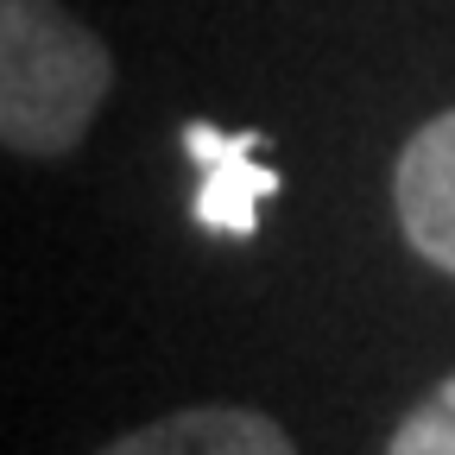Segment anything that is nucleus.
<instances>
[{"label":"nucleus","mask_w":455,"mask_h":455,"mask_svg":"<svg viewBox=\"0 0 455 455\" xmlns=\"http://www.w3.org/2000/svg\"><path fill=\"white\" fill-rule=\"evenodd\" d=\"M114 89L108 44L57 0H0V140L20 158L83 146Z\"/></svg>","instance_id":"obj_1"},{"label":"nucleus","mask_w":455,"mask_h":455,"mask_svg":"<svg viewBox=\"0 0 455 455\" xmlns=\"http://www.w3.org/2000/svg\"><path fill=\"white\" fill-rule=\"evenodd\" d=\"M259 133H221L209 121H190L184 127V152L190 164L203 171V184H196V221L209 228V235H235L247 241L253 228H259V203L278 196V171L259 158Z\"/></svg>","instance_id":"obj_2"},{"label":"nucleus","mask_w":455,"mask_h":455,"mask_svg":"<svg viewBox=\"0 0 455 455\" xmlns=\"http://www.w3.org/2000/svg\"><path fill=\"white\" fill-rule=\"evenodd\" d=\"M392 203H398V228L405 241L455 272V108L424 121L411 133V146L398 152V171H392Z\"/></svg>","instance_id":"obj_3"},{"label":"nucleus","mask_w":455,"mask_h":455,"mask_svg":"<svg viewBox=\"0 0 455 455\" xmlns=\"http://www.w3.org/2000/svg\"><path fill=\"white\" fill-rule=\"evenodd\" d=\"M101 455H298L278 418L247 411V405H190L171 411L146 430H127Z\"/></svg>","instance_id":"obj_4"},{"label":"nucleus","mask_w":455,"mask_h":455,"mask_svg":"<svg viewBox=\"0 0 455 455\" xmlns=\"http://www.w3.org/2000/svg\"><path fill=\"white\" fill-rule=\"evenodd\" d=\"M386 455H455V373L392 430V449Z\"/></svg>","instance_id":"obj_5"}]
</instances>
